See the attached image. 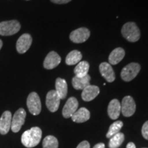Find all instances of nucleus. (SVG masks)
<instances>
[{
    "label": "nucleus",
    "mask_w": 148,
    "mask_h": 148,
    "mask_svg": "<svg viewBox=\"0 0 148 148\" xmlns=\"http://www.w3.org/2000/svg\"><path fill=\"white\" fill-rule=\"evenodd\" d=\"M41 136L42 131L40 127H33L23 133L21 136V143L26 147H34L40 143Z\"/></svg>",
    "instance_id": "f257e3e1"
},
{
    "label": "nucleus",
    "mask_w": 148,
    "mask_h": 148,
    "mask_svg": "<svg viewBox=\"0 0 148 148\" xmlns=\"http://www.w3.org/2000/svg\"><path fill=\"white\" fill-rule=\"evenodd\" d=\"M123 36L129 42H136L140 36V29L134 22H127L125 23L121 29Z\"/></svg>",
    "instance_id": "f03ea898"
},
{
    "label": "nucleus",
    "mask_w": 148,
    "mask_h": 148,
    "mask_svg": "<svg viewBox=\"0 0 148 148\" xmlns=\"http://www.w3.org/2000/svg\"><path fill=\"white\" fill-rule=\"evenodd\" d=\"M20 29L21 24L16 20L0 23V35L1 36H11L17 33Z\"/></svg>",
    "instance_id": "7ed1b4c3"
},
{
    "label": "nucleus",
    "mask_w": 148,
    "mask_h": 148,
    "mask_svg": "<svg viewBox=\"0 0 148 148\" xmlns=\"http://www.w3.org/2000/svg\"><path fill=\"white\" fill-rule=\"evenodd\" d=\"M140 70V66L136 62L130 63L123 67L121 72V77L125 82H130L138 75Z\"/></svg>",
    "instance_id": "20e7f679"
},
{
    "label": "nucleus",
    "mask_w": 148,
    "mask_h": 148,
    "mask_svg": "<svg viewBox=\"0 0 148 148\" xmlns=\"http://www.w3.org/2000/svg\"><path fill=\"white\" fill-rule=\"evenodd\" d=\"M27 106L31 114L38 115L41 111V102L39 96L35 92H31L27 99Z\"/></svg>",
    "instance_id": "39448f33"
},
{
    "label": "nucleus",
    "mask_w": 148,
    "mask_h": 148,
    "mask_svg": "<svg viewBox=\"0 0 148 148\" xmlns=\"http://www.w3.org/2000/svg\"><path fill=\"white\" fill-rule=\"evenodd\" d=\"M26 112L23 108H19L16 111L12 117L11 130L13 132H18L25 123Z\"/></svg>",
    "instance_id": "423d86ee"
},
{
    "label": "nucleus",
    "mask_w": 148,
    "mask_h": 148,
    "mask_svg": "<svg viewBox=\"0 0 148 148\" xmlns=\"http://www.w3.org/2000/svg\"><path fill=\"white\" fill-rule=\"evenodd\" d=\"M136 110V103L130 96H125L122 99L121 103V112L126 117L132 116Z\"/></svg>",
    "instance_id": "0eeeda50"
},
{
    "label": "nucleus",
    "mask_w": 148,
    "mask_h": 148,
    "mask_svg": "<svg viewBox=\"0 0 148 148\" xmlns=\"http://www.w3.org/2000/svg\"><path fill=\"white\" fill-rule=\"evenodd\" d=\"M90 36L89 29L86 27H79L70 34V40L75 43H82L86 41Z\"/></svg>",
    "instance_id": "6e6552de"
},
{
    "label": "nucleus",
    "mask_w": 148,
    "mask_h": 148,
    "mask_svg": "<svg viewBox=\"0 0 148 148\" xmlns=\"http://www.w3.org/2000/svg\"><path fill=\"white\" fill-rule=\"evenodd\" d=\"M60 98L54 90H51L47 92L46 96V106L48 110L51 112L58 110L60 106Z\"/></svg>",
    "instance_id": "1a4fd4ad"
},
{
    "label": "nucleus",
    "mask_w": 148,
    "mask_h": 148,
    "mask_svg": "<svg viewBox=\"0 0 148 148\" xmlns=\"http://www.w3.org/2000/svg\"><path fill=\"white\" fill-rule=\"evenodd\" d=\"M32 42V38L29 34H23L16 42V50L19 53H24L28 50Z\"/></svg>",
    "instance_id": "9d476101"
},
{
    "label": "nucleus",
    "mask_w": 148,
    "mask_h": 148,
    "mask_svg": "<svg viewBox=\"0 0 148 148\" xmlns=\"http://www.w3.org/2000/svg\"><path fill=\"white\" fill-rule=\"evenodd\" d=\"M78 101L75 97H71L68 99L62 109V115L64 118L71 117L78 108Z\"/></svg>",
    "instance_id": "9b49d317"
},
{
    "label": "nucleus",
    "mask_w": 148,
    "mask_h": 148,
    "mask_svg": "<svg viewBox=\"0 0 148 148\" xmlns=\"http://www.w3.org/2000/svg\"><path fill=\"white\" fill-rule=\"evenodd\" d=\"M61 62V58L55 51H50L45 57L43 62V66L46 69H53Z\"/></svg>",
    "instance_id": "f8f14e48"
},
{
    "label": "nucleus",
    "mask_w": 148,
    "mask_h": 148,
    "mask_svg": "<svg viewBox=\"0 0 148 148\" xmlns=\"http://www.w3.org/2000/svg\"><path fill=\"white\" fill-rule=\"evenodd\" d=\"M12 123V114L10 111H5L0 118V134H6L9 132Z\"/></svg>",
    "instance_id": "ddd939ff"
},
{
    "label": "nucleus",
    "mask_w": 148,
    "mask_h": 148,
    "mask_svg": "<svg viewBox=\"0 0 148 148\" xmlns=\"http://www.w3.org/2000/svg\"><path fill=\"white\" fill-rule=\"evenodd\" d=\"M99 72L108 82H112L115 79V74L110 64L102 62L99 65Z\"/></svg>",
    "instance_id": "4468645a"
},
{
    "label": "nucleus",
    "mask_w": 148,
    "mask_h": 148,
    "mask_svg": "<svg viewBox=\"0 0 148 148\" xmlns=\"http://www.w3.org/2000/svg\"><path fill=\"white\" fill-rule=\"evenodd\" d=\"M99 93V88L95 85H88L82 90V98L85 101H90L94 99Z\"/></svg>",
    "instance_id": "2eb2a0df"
},
{
    "label": "nucleus",
    "mask_w": 148,
    "mask_h": 148,
    "mask_svg": "<svg viewBox=\"0 0 148 148\" xmlns=\"http://www.w3.org/2000/svg\"><path fill=\"white\" fill-rule=\"evenodd\" d=\"M121 113V103L116 99L111 100L108 106V114L111 119H118Z\"/></svg>",
    "instance_id": "dca6fc26"
},
{
    "label": "nucleus",
    "mask_w": 148,
    "mask_h": 148,
    "mask_svg": "<svg viewBox=\"0 0 148 148\" xmlns=\"http://www.w3.org/2000/svg\"><path fill=\"white\" fill-rule=\"evenodd\" d=\"M90 112L88 109L80 108L71 116V119L75 123H84L90 119Z\"/></svg>",
    "instance_id": "f3484780"
},
{
    "label": "nucleus",
    "mask_w": 148,
    "mask_h": 148,
    "mask_svg": "<svg viewBox=\"0 0 148 148\" xmlns=\"http://www.w3.org/2000/svg\"><path fill=\"white\" fill-rule=\"evenodd\" d=\"M90 77L86 75L84 77L74 76L72 79V84L73 88L76 90H83L88 85H90Z\"/></svg>",
    "instance_id": "a211bd4d"
},
{
    "label": "nucleus",
    "mask_w": 148,
    "mask_h": 148,
    "mask_svg": "<svg viewBox=\"0 0 148 148\" xmlns=\"http://www.w3.org/2000/svg\"><path fill=\"white\" fill-rule=\"evenodd\" d=\"M125 56V51L123 48L118 47L114 49L113 51L110 53L108 57L109 64H116L123 60Z\"/></svg>",
    "instance_id": "6ab92c4d"
},
{
    "label": "nucleus",
    "mask_w": 148,
    "mask_h": 148,
    "mask_svg": "<svg viewBox=\"0 0 148 148\" xmlns=\"http://www.w3.org/2000/svg\"><path fill=\"white\" fill-rule=\"evenodd\" d=\"M67 90V84L65 79L60 78V77L57 78L56 80V92L60 97V99H63L66 97Z\"/></svg>",
    "instance_id": "aec40b11"
},
{
    "label": "nucleus",
    "mask_w": 148,
    "mask_h": 148,
    "mask_svg": "<svg viewBox=\"0 0 148 148\" xmlns=\"http://www.w3.org/2000/svg\"><path fill=\"white\" fill-rule=\"evenodd\" d=\"M82 58V55L78 50H73L66 56L65 62L67 65H74L78 64Z\"/></svg>",
    "instance_id": "412c9836"
},
{
    "label": "nucleus",
    "mask_w": 148,
    "mask_h": 148,
    "mask_svg": "<svg viewBox=\"0 0 148 148\" xmlns=\"http://www.w3.org/2000/svg\"><path fill=\"white\" fill-rule=\"evenodd\" d=\"M89 66V64L86 61L79 62L74 69V73L75 74V76L84 77L88 75Z\"/></svg>",
    "instance_id": "4be33fe9"
},
{
    "label": "nucleus",
    "mask_w": 148,
    "mask_h": 148,
    "mask_svg": "<svg viewBox=\"0 0 148 148\" xmlns=\"http://www.w3.org/2000/svg\"><path fill=\"white\" fill-rule=\"evenodd\" d=\"M124 140V134L121 132L116 134L110 138L108 143V147L110 148H118L121 145Z\"/></svg>",
    "instance_id": "5701e85b"
},
{
    "label": "nucleus",
    "mask_w": 148,
    "mask_h": 148,
    "mask_svg": "<svg viewBox=\"0 0 148 148\" xmlns=\"http://www.w3.org/2000/svg\"><path fill=\"white\" fill-rule=\"evenodd\" d=\"M123 123L121 121H116L112 123L110 125V126L109 127L108 131L106 134V137L110 138L112 136L119 133V131L122 128V127H123Z\"/></svg>",
    "instance_id": "b1692460"
},
{
    "label": "nucleus",
    "mask_w": 148,
    "mask_h": 148,
    "mask_svg": "<svg viewBox=\"0 0 148 148\" xmlns=\"http://www.w3.org/2000/svg\"><path fill=\"white\" fill-rule=\"evenodd\" d=\"M42 148H58V139L51 135L46 136L42 141Z\"/></svg>",
    "instance_id": "393cba45"
},
{
    "label": "nucleus",
    "mask_w": 148,
    "mask_h": 148,
    "mask_svg": "<svg viewBox=\"0 0 148 148\" xmlns=\"http://www.w3.org/2000/svg\"><path fill=\"white\" fill-rule=\"evenodd\" d=\"M141 132L144 138H145L146 140H148V121H146L143 125Z\"/></svg>",
    "instance_id": "a878e982"
},
{
    "label": "nucleus",
    "mask_w": 148,
    "mask_h": 148,
    "mask_svg": "<svg viewBox=\"0 0 148 148\" xmlns=\"http://www.w3.org/2000/svg\"><path fill=\"white\" fill-rule=\"evenodd\" d=\"M76 148H90V144L87 140H83L77 146Z\"/></svg>",
    "instance_id": "bb28decb"
},
{
    "label": "nucleus",
    "mask_w": 148,
    "mask_h": 148,
    "mask_svg": "<svg viewBox=\"0 0 148 148\" xmlns=\"http://www.w3.org/2000/svg\"><path fill=\"white\" fill-rule=\"evenodd\" d=\"M71 1V0H51V1L54 3H57V4H64V3H66Z\"/></svg>",
    "instance_id": "cd10ccee"
},
{
    "label": "nucleus",
    "mask_w": 148,
    "mask_h": 148,
    "mask_svg": "<svg viewBox=\"0 0 148 148\" xmlns=\"http://www.w3.org/2000/svg\"><path fill=\"white\" fill-rule=\"evenodd\" d=\"M93 148H105V145L104 143H97L94 146Z\"/></svg>",
    "instance_id": "c85d7f7f"
},
{
    "label": "nucleus",
    "mask_w": 148,
    "mask_h": 148,
    "mask_svg": "<svg viewBox=\"0 0 148 148\" xmlns=\"http://www.w3.org/2000/svg\"><path fill=\"white\" fill-rule=\"evenodd\" d=\"M126 148H136V145H135L134 143H132V142H130V143H127V145L126 146Z\"/></svg>",
    "instance_id": "c756f323"
},
{
    "label": "nucleus",
    "mask_w": 148,
    "mask_h": 148,
    "mask_svg": "<svg viewBox=\"0 0 148 148\" xmlns=\"http://www.w3.org/2000/svg\"><path fill=\"white\" fill-rule=\"evenodd\" d=\"M2 45H3V42L1 41V40H0V49H1V47H2Z\"/></svg>",
    "instance_id": "7c9ffc66"
}]
</instances>
